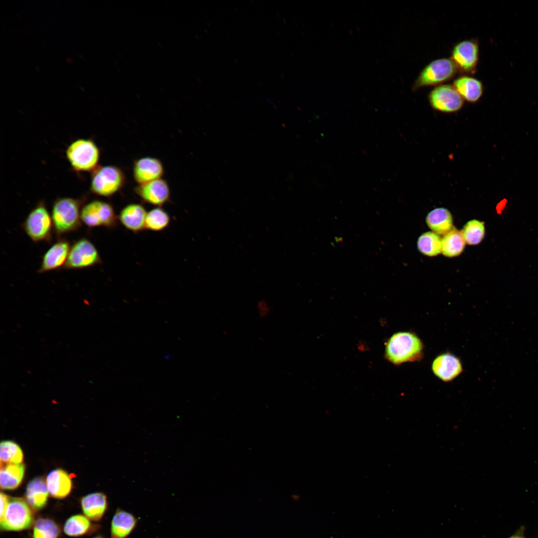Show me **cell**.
I'll list each match as a JSON object with an SVG mask.
<instances>
[{"label":"cell","mask_w":538,"mask_h":538,"mask_svg":"<svg viewBox=\"0 0 538 538\" xmlns=\"http://www.w3.org/2000/svg\"><path fill=\"white\" fill-rule=\"evenodd\" d=\"M91 526L88 519L81 515L69 518L64 526V533L70 536H79L86 534Z\"/></svg>","instance_id":"cell-30"},{"label":"cell","mask_w":538,"mask_h":538,"mask_svg":"<svg viewBox=\"0 0 538 538\" xmlns=\"http://www.w3.org/2000/svg\"><path fill=\"white\" fill-rule=\"evenodd\" d=\"M431 369L438 378L446 382L456 378L463 371L459 359L449 353L437 356L432 362Z\"/></svg>","instance_id":"cell-15"},{"label":"cell","mask_w":538,"mask_h":538,"mask_svg":"<svg viewBox=\"0 0 538 538\" xmlns=\"http://www.w3.org/2000/svg\"><path fill=\"white\" fill-rule=\"evenodd\" d=\"M23 459L22 450L16 443L10 440H4L0 442V464H20L22 462Z\"/></svg>","instance_id":"cell-28"},{"label":"cell","mask_w":538,"mask_h":538,"mask_svg":"<svg viewBox=\"0 0 538 538\" xmlns=\"http://www.w3.org/2000/svg\"><path fill=\"white\" fill-rule=\"evenodd\" d=\"M34 521L32 512L22 499L9 498L0 529L4 531H21L29 528Z\"/></svg>","instance_id":"cell-9"},{"label":"cell","mask_w":538,"mask_h":538,"mask_svg":"<svg viewBox=\"0 0 538 538\" xmlns=\"http://www.w3.org/2000/svg\"><path fill=\"white\" fill-rule=\"evenodd\" d=\"M479 57V48L474 40H464L454 47L451 60L457 69L465 73L475 71Z\"/></svg>","instance_id":"cell-13"},{"label":"cell","mask_w":538,"mask_h":538,"mask_svg":"<svg viewBox=\"0 0 538 538\" xmlns=\"http://www.w3.org/2000/svg\"><path fill=\"white\" fill-rule=\"evenodd\" d=\"M21 226L33 242H51L53 222L44 201H39L30 211Z\"/></svg>","instance_id":"cell-4"},{"label":"cell","mask_w":538,"mask_h":538,"mask_svg":"<svg viewBox=\"0 0 538 538\" xmlns=\"http://www.w3.org/2000/svg\"><path fill=\"white\" fill-rule=\"evenodd\" d=\"M60 530L57 524L48 519L39 518L35 522L33 538H58Z\"/></svg>","instance_id":"cell-29"},{"label":"cell","mask_w":538,"mask_h":538,"mask_svg":"<svg viewBox=\"0 0 538 538\" xmlns=\"http://www.w3.org/2000/svg\"><path fill=\"white\" fill-rule=\"evenodd\" d=\"M426 222L429 228L438 235H444L453 228V218L450 212L442 207L429 212Z\"/></svg>","instance_id":"cell-23"},{"label":"cell","mask_w":538,"mask_h":538,"mask_svg":"<svg viewBox=\"0 0 538 538\" xmlns=\"http://www.w3.org/2000/svg\"><path fill=\"white\" fill-rule=\"evenodd\" d=\"M94 538H102V537H101L100 536H98V537H95Z\"/></svg>","instance_id":"cell-34"},{"label":"cell","mask_w":538,"mask_h":538,"mask_svg":"<svg viewBox=\"0 0 538 538\" xmlns=\"http://www.w3.org/2000/svg\"><path fill=\"white\" fill-rule=\"evenodd\" d=\"M441 242L443 255L450 258L460 255L466 243L461 232L454 227L444 235Z\"/></svg>","instance_id":"cell-24"},{"label":"cell","mask_w":538,"mask_h":538,"mask_svg":"<svg viewBox=\"0 0 538 538\" xmlns=\"http://www.w3.org/2000/svg\"><path fill=\"white\" fill-rule=\"evenodd\" d=\"M164 167L161 161L153 157L140 158L134 163L133 176L138 185L161 178Z\"/></svg>","instance_id":"cell-14"},{"label":"cell","mask_w":538,"mask_h":538,"mask_svg":"<svg viewBox=\"0 0 538 538\" xmlns=\"http://www.w3.org/2000/svg\"><path fill=\"white\" fill-rule=\"evenodd\" d=\"M0 522L3 520L5 512L9 503V498L5 494L0 493Z\"/></svg>","instance_id":"cell-31"},{"label":"cell","mask_w":538,"mask_h":538,"mask_svg":"<svg viewBox=\"0 0 538 538\" xmlns=\"http://www.w3.org/2000/svg\"><path fill=\"white\" fill-rule=\"evenodd\" d=\"M134 191L144 202L156 207L167 203L170 197L168 184L162 178L138 185Z\"/></svg>","instance_id":"cell-12"},{"label":"cell","mask_w":538,"mask_h":538,"mask_svg":"<svg viewBox=\"0 0 538 538\" xmlns=\"http://www.w3.org/2000/svg\"><path fill=\"white\" fill-rule=\"evenodd\" d=\"M71 244L65 238H59L43 255L37 272L43 273L64 268L70 252Z\"/></svg>","instance_id":"cell-11"},{"label":"cell","mask_w":538,"mask_h":538,"mask_svg":"<svg viewBox=\"0 0 538 538\" xmlns=\"http://www.w3.org/2000/svg\"><path fill=\"white\" fill-rule=\"evenodd\" d=\"M81 219L89 228L104 227L108 230L117 227L119 221L112 204L100 200L84 204L81 209Z\"/></svg>","instance_id":"cell-6"},{"label":"cell","mask_w":538,"mask_h":538,"mask_svg":"<svg viewBox=\"0 0 538 538\" xmlns=\"http://www.w3.org/2000/svg\"><path fill=\"white\" fill-rule=\"evenodd\" d=\"M508 538H526L523 534V530L517 531L515 534Z\"/></svg>","instance_id":"cell-33"},{"label":"cell","mask_w":538,"mask_h":538,"mask_svg":"<svg viewBox=\"0 0 538 538\" xmlns=\"http://www.w3.org/2000/svg\"><path fill=\"white\" fill-rule=\"evenodd\" d=\"M81 506L87 517L93 521L100 520L105 514L108 506L107 497L102 493L87 495L81 499Z\"/></svg>","instance_id":"cell-20"},{"label":"cell","mask_w":538,"mask_h":538,"mask_svg":"<svg viewBox=\"0 0 538 538\" xmlns=\"http://www.w3.org/2000/svg\"><path fill=\"white\" fill-rule=\"evenodd\" d=\"M125 182V174L118 167L99 166L92 172L90 190L95 195L109 197L119 192Z\"/></svg>","instance_id":"cell-5"},{"label":"cell","mask_w":538,"mask_h":538,"mask_svg":"<svg viewBox=\"0 0 538 538\" xmlns=\"http://www.w3.org/2000/svg\"><path fill=\"white\" fill-rule=\"evenodd\" d=\"M48 493L46 481L39 476L29 482L25 496L26 502L33 509L39 510L45 506Z\"/></svg>","instance_id":"cell-18"},{"label":"cell","mask_w":538,"mask_h":538,"mask_svg":"<svg viewBox=\"0 0 538 538\" xmlns=\"http://www.w3.org/2000/svg\"><path fill=\"white\" fill-rule=\"evenodd\" d=\"M100 254L88 239L82 237L75 241L71 246L65 269H86L102 264Z\"/></svg>","instance_id":"cell-7"},{"label":"cell","mask_w":538,"mask_h":538,"mask_svg":"<svg viewBox=\"0 0 538 538\" xmlns=\"http://www.w3.org/2000/svg\"><path fill=\"white\" fill-rule=\"evenodd\" d=\"M418 250L423 255L433 257L442 252V242L438 234L432 232L422 234L417 241Z\"/></svg>","instance_id":"cell-25"},{"label":"cell","mask_w":538,"mask_h":538,"mask_svg":"<svg viewBox=\"0 0 538 538\" xmlns=\"http://www.w3.org/2000/svg\"><path fill=\"white\" fill-rule=\"evenodd\" d=\"M66 156L75 171L92 172L99 166L100 150L93 140L79 138L68 145Z\"/></svg>","instance_id":"cell-3"},{"label":"cell","mask_w":538,"mask_h":538,"mask_svg":"<svg viewBox=\"0 0 538 538\" xmlns=\"http://www.w3.org/2000/svg\"><path fill=\"white\" fill-rule=\"evenodd\" d=\"M458 69L451 60L440 58L432 61L426 65L415 81L414 90L421 87L436 85L451 79Z\"/></svg>","instance_id":"cell-8"},{"label":"cell","mask_w":538,"mask_h":538,"mask_svg":"<svg viewBox=\"0 0 538 538\" xmlns=\"http://www.w3.org/2000/svg\"><path fill=\"white\" fill-rule=\"evenodd\" d=\"M85 199L64 197L54 201L51 215L54 232L58 239L81 227V212Z\"/></svg>","instance_id":"cell-1"},{"label":"cell","mask_w":538,"mask_h":538,"mask_svg":"<svg viewBox=\"0 0 538 538\" xmlns=\"http://www.w3.org/2000/svg\"><path fill=\"white\" fill-rule=\"evenodd\" d=\"M461 232L465 243L470 245H477L485 236L484 223L475 219L470 220L465 225Z\"/></svg>","instance_id":"cell-27"},{"label":"cell","mask_w":538,"mask_h":538,"mask_svg":"<svg viewBox=\"0 0 538 538\" xmlns=\"http://www.w3.org/2000/svg\"><path fill=\"white\" fill-rule=\"evenodd\" d=\"M137 519L132 514L118 509L111 523V538H126L134 529Z\"/></svg>","instance_id":"cell-19"},{"label":"cell","mask_w":538,"mask_h":538,"mask_svg":"<svg viewBox=\"0 0 538 538\" xmlns=\"http://www.w3.org/2000/svg\"><path fill=\"white\" fill-rule=\"evenodd\" d=\"M423 348V344L416 334L411 332H399L387 341L385 356L391 363L399 365L421 360Z\"/></svg>","instance_id":"cell-2"},{"label":"cell","mask_w":538,"mask_h":538,"mask_svg":"<svg viewBox=\"0 0 538 538\" xmlns=\"http://www.w3.org/2000/svg\"><path fill=\"white\" fill-rule=\"evenodd\" d=\"M25 471L24 464H0V485L1 489L13 490L21 484Z\"/></svg>","instance_id":"cell-22"},{"label":"cell","mask_w":538,"mask_h":538,"mask_svg":"<svg viewBox=\"0 0 538 538\" xmlns=\"http://www.w3.org/2000/svg\"><path fill=\"white\" fill-rule=\"evenodd\" d=\"M49 493L55 498L62 499L70 493L72 481L68 473L61 469L51 471L46 479Z\"/></svg>","instance_id":"cell-17"},{"label":"cell","mask_w":538,"mask_h":538,"mask_svg":"<svg viewBox=\"0 0 538 538\" xmlns=\"http://www.w3.org/2000/svg\"><path fill=\"white\" fill-rule=\"evenodd\" d=\"M453 87L464 100L474 103L482 96L483 87L478 80L467 76H461L453 82Z\"/></svg>","instance_id":"cell-21"},{"label":"cell","mask_w":538,"mask_h":538,"mask_svg":"<svg viewBox=\"0 0 538 538\" xmlns=\"http://www.w3.org/2000/svg\"><path fill=\"white\" fill-rule=\"evenodd\" d=\"M257 307L260 315L267 314L269 311V306L264 300H261L258 302Z\"/></svg>","instance_id":"cell-32"},{"label":"cell","mask_w":538,"mask_h":538,"mask_svg":"<svg viewBox=\"0 0 538 538\" xmlns=\"http://www.w3.org/2000/svg\"><path fill=\"white\" fill-rule=\"evenodd\" d=\"M170 218L168 213L161 207L154 208L147 212L145 229L159 232L164 230L169 226Z\"/></svg>","instance_id":"cell-26"},{"label":"cell","mask_w":538,"mask_h":538,"mask_svg":"<svg viewBox=\"0 0 538 538\" xmlns=\"http://www.w3.org/2000/svg\"><path fill=\"white\" fill-rule=\"evenodd\" d=\"M429 101L435 110L445 113L459 111L463 106L464 99L453 86L441 85L430 93Z\"/></svg>","instance_id":"cell-10"},{"label":"cell","mask_w":538,"mask_h":538,"mask_svg":"<svg viewBox=\"0 0 538 538\" xmlns=\"http://www.w3.org/2000/svg\"><path fill=\"white\" fill-rule=\"evenodd\" d=\"M147 212L142 205L131 203L121 210L118 221L126 229L136 234L145 229Z\"/></svg>","instance_id":"cell-16"}]
</instances>
